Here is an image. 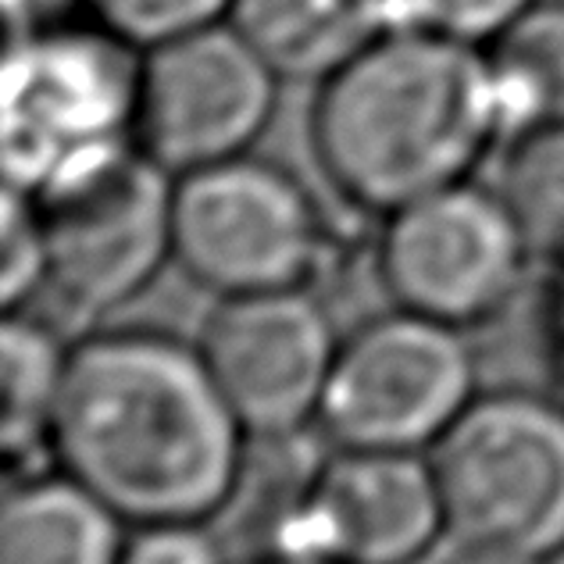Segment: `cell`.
I'll return each instance as SVG.
<instances>
[{"label": "cell", "instance_id": "obj_1", "mask_svg": "<svg viewBox=\"0 0 564 564\" xmlns=\"http://www.w3.org/2000/svg\"><path fill=\"white\" fill-rule=\"evenodd\" d=\"M247 436L197 344L140 325L72 344L51 457L129 525L212 522L240 494Z\"/></svg>", "mask_w": 564, "mask_h": 564}, {"label": "cell", "instance_id": "obj_2", "mask_svg": "<svg viewBox=\"0 0 564 564\" xmlns=\"http://www.w3.org/2000/svg\"><path fill=\"white\" fill-rule=\"evenodd\" d=\"M307 137L336 197L379 218L465 183L503 140L489 54L429 29H390L318 83Z\"/></svg>", "mask_w": 564, "mask_h": 564}, {"label": "cell", "instance_id": "obj_3", "mask_svg": "<svg viewBox=\"0 0 564 564\" xmlns=\"http://www.w3.org/2000/svg\"><path fill=\"white\" fill-rule=\"evenodd\" d=\"M33 200L47 243L43 296L68 318L126 307L175 264V175L137 143L76 161Z\"/></svg>", "mask_w": 564, "mask_h": 564}, {"label": "cell", "instance_id": "obj_4", "mask_svg": "<svg viewBox=\"0 0 564 564\" xmlns=\"http://www.w3.org/2000/svg\"><path fill=\"white\" fill-rule=\"evenodd\" d=\"M433 465L447 536L554 561L564 554V400L489 390L443 433Z\"/></svg>", "mask_w": 564, "mask_h": 564}, {"label": "cell", "instance_id": "obj_5", "mask_svg": "<svg viewBox=\"0 0 564 564\" xmlns=\"http://www.w3.org/2000/svg\"><path fill=\"white\" fill-rule=\"evenodd\" d=\"M143 51L90 19L57 22L8 43V186L43 189L76 161L132 143Z\"/></svg>", "mask_w": 564, "mask_h": 564}, {"label": "cell", "instance_id": "obj_6", "mask_svg": "<svg viewBox=\"0 0 564 564\" xmlns=\"http://www.w3.org/2000/svg\"><path fill=\"white\" fill-rule=\"evenodd\" d=\"M172 229L180 272L215 296L307 290L333 247L307 183L254 151L175 175Z\"/></svg>", "mask_w": 564, "mask_h": 564}, {"label": "cell", "instance_id": "obj_7", "mask_svg": "<svg viewBox=\"0 0 564 564\" xmlns=\"http://www.w3.org/2000/svg\"><path fill=\"white\" fill-rule=\"evenodd\" d=\"M475 393L465 333L393 307L339 339L318 429L333 447L429 454Z\"/></svg>", "mask_w": 564, "mask_h": 564}, {"label": "cell", "instance_id": "obj_8", "mask_svg": "<svg viewBox=\"0 0 564 564\" xmlns=\"http://www.w3.org/2000/svg\"><path fill=\"white\" fill-rule=\"evenodd\" d=\"M532 254L500 189L454 183L382 218L376 272L393 307L475 329L511 307Z\"/></svg>", "mask_w": 564, "mask_h": 564}, {"label": "cell", "instance_id": "obj_9", "mask_svg": "<svg viewBox=\"0 0 564 564\" xmlns=\"http://www.w3.org/2000/svg\"><path fill=\"white\" fill-rule=\"evenodd\" d=\"M282 76L229 19L143 51L132 143L172 175L240 158L272 126Z\"/></svg>", "mask_w": 564, "mask_h": 564}, {"label": "cell", "instance_id": "obj_10", "mask_svg": "<svg viewBox=\"0 0 564 564\" xmlns=\"http://www.w3.org/2000/svg\"><path fill=\"white\" fill-rule=\"evenodd\" d=\"M447 536L429 454L333 447L275 518V557L422 564Z\"/></svg>", "mask_w": 564, "mask_h": 564}, {"label": "cell", "instance_id": "obj_11", "mask_svg": "<svg viewBox=\"0 0 564 564\" xmlns=\"http://www.w3.org/2000/svg\"><path fill=\"white\" fill-rule=\"evenodd\" d=\"M339 339L311 290L218 296L197 336L236 419L258 440L318 425Z\"/></svg>", "mask_w": 564, "mask_h": 564}, {"label": "cell", "instance_id": "obj_12", "mask_svg": "<svg viewBox=\"0 0 564 564\" xmlns=\"http://www.w3.org/2000/svg\"><path fill=\"white\" fill-rule=\"evenodd\" d=\"M229 22L282 83H325L397 29L393 0H232Z\"/></svg>", "mask_w": 564, "mask_h": 564}, {"label": "cell", "instance_id": "obj_13", "mask_svg": "<svg viewBox=\"0 0 564 564\" xmlns=\"http://www.w3.org/2000/svg\"><path fill=\"white\" fill-rule=\"evenodd\" d=\"M126 525L62 468L25 471L0 508V564H118Z\"/></svg>", "mask_w": 564, "mask_h": 564}, {"label": "cell", "instance_id": "obj_14", "mask_svg": "<svg viewBox=\"0 0 564 564\" xmlns=\"http://www.w3.org/2000/svg\"><path fill=\"white\" fill-rule=\"evenodd\" d=\"M72 347L36 311H8L0 333V379H4V454L11 465L51 454V429L62 404Z\"/></svg>", "mask_w": 564, "mask_h": 564}, {"label": "cell", "instance_id": "obj_15", "mask_svg": "<svg viewBox=\"0 0 564 564\" xmlns=\"http://www.w3.org/2000/svg\"><path fill=\"white\" fill-rule=\"evenodd\" d=\"M503 140L564 122V0H536L486 47Z\"/></svg>", "mask_w": 564, "mask_h": 564}, {"label": "cell", "instance_id": "obj_16", "mask_svg": "<svg viewBox=\"0 0 564 564\" xmlns=\"http://www.w3.org/2000/svg\"><path fill=\"white\" fill-rule=\"evenodd\" d=\"M497 189L525 236L532 264L564 269V122L508 140Z\"/></svg>", "mask_w": 564, "mask_h": 564}, {"label": "cell", "instance_id": "obj_17", "mask_svg": "<svg viewBox=\"0 0 564 564\" xmlns=\"http://www.w3.org/2000/svg\"><path fill=\"white\" fill-rule=\"evenodd\" d=\"M229 8L232 0H86L90 19L140 51L229 19Z\"/></svg>", "mask_w": 564, "mask_h": 564}, {"label": "cell", "instance_id": "obj_18", "mask_svg": "<svg viewBox=\"0 0 564 564\" xmlns=\"http://www.w3.org/2000/svg\"><path fill=\"white\" fill-rule=\"evenodd\" d=\"M536 0H393V19L397 29H429L471 47H489Z\"/></svg>", "mask_w": 564, "mask_h": 564}, {"label": "cell", "instance_id": "obj_19", "mask_svg": "<svg viewBox=\"0 0 564 564\" xmlns=\"http://www.w3.org/2000/svg\"><path fill=\"white\" fill-rule=\"evenodd\" d=\"M47 282V243L33 193L8 186L4 193V269H0V290L4 307L19 311L33 296H43Z\"/></svg>", "mask_w": 564, "mask_h": 564}, {"label": "cell", "instance_id": "obj_20", "mask_svg": "<svg viewBox=\"0 0 564 564\" xmlns=\"http://www.w3.org/2000/svg\"><path fill=\"white\" fill-rule=\"evenodd\" d=\"M118 564H226V551L207 522L129 525Z\"/></svg>", "mask_w": 564, "mask_h": 564}, {"label": "cell", "instance_id": "obj_21", "mask_svg": "<svg viewBox=\"0 0 564 564\" xmlns=\"http://www.w3.org/2000/svg\"><path fill=\"white\" fill-rule=\"evenodd\" d=\"M543 358L554 376L557 397L564 400V269L551 272L543 293Z\"/></svg>", "mask_w": 564, "mask_h": 564}, {"label": "cell", "instance_id": "obj_22", "mask_svg": "<svg viewBox=\"0 0 564 564\" xmlns=\"http://www.w3.org/2000/svg\"><path fill=\"white\" fill-rule=\"evenodd\" d=\"M79 8H86V0H4L11 36L68 22Z\"/></svg>", "mask_w": 564, "mask_h": 564}, {"label": "cell", "instance_id": "obj_23", "mask_svg": "<svg viewBox=\"0 0 564 564\" xmlns=\"http://www.w3.org/2000/svg\"><path fill=\"white\" fill-rule=\"evenodd\" d=\"M429 564H551L543 557L532 554H518V551H500V546H482V543H462L454 540L451 551H443Z\"/></svg>", "mask_w": 564, "mask_h": 564}, {"label": "cell", "instance_id": "obj_24", "mask_svg": "<svg viewBox=\"0 0 564 564\" xmlns=\"http://www.w3.org/2000/svg\"><path fill=\"white\" fill-rule=\"evenodd\" d=\"M254 564H325V561H304V557H275V554H269V557H258Z\"/></svg>", "mask_w": 564, "mask_h": 564}]
</instances>
